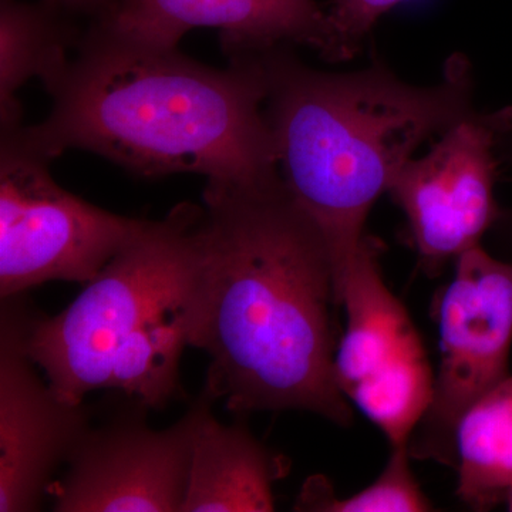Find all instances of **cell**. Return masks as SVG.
<instances>
[{
	"label": "cell",
	"instance_id": "15",
	"mask_svg": "<svg viewBox=\"0 0 512 512\" xmlns=\"http://www.w3.org/2000/svg\"><path fill=\"white\" fill-rule=\"evenodd\" d=\"M409 446L392 447L380 476L359 493L339 498L328 478L312 476L296 498L295 511L309 512H424L433 504L421 491L410 468Z\"/></svg>",
	"mask_w": 512,
	"mask_h": 512
},
{
	"label": "cell",
	"instance_id": "3",
	"mask_svg": "<svg viewBox=\"0 0 512 512\" xmlns=\"http://www.w3.org/2000/svg\"><path fill=\"white\" fill-rule=\"evenodd\" d=\"M259 55L279 173L328 244L338 303L375 202L424 141L473 113L471 64L454 55L439 83L414 86L380 62L328 73L289 46Z\"/></svg>",
	"mask_w": 512,
	"mask_h": 512
},
{
	"label": "cell",
	"instance_id": "7",
	"mask_svg": "<svg viewBox=\"0 0 512 512\" xmlns=\"http://www.w3.org/2000/svg\"><path fill=\"white\" fill-rule=\"evenodd\" d=\"M439 303L440 365L433 399L409 441L413 460L454 468L464 412L510 375L512 264L478 247L458 256Z\"/></svg>",
	"mask_w": 512,
	"mask_h": 512
},
{
	"label": "cell",
	"instance_id": "4",
	"mask_svg": "<svg viewBox=\"0 0 512 512\" xmlns=\"http://www.w3.org/2000/svg\"><path fill=\"white\" fill-rule=\"evenodd\" d=\"M204 207L181 202L104 266L66 309H32L26 349L62 399L84 403L119 390L147 409L180 392L191 348L201 269Z\"/></svg>",
	"mask_w": 512,
	"mask_h": 512
},
{
	"label": "cell",
	"instance_id": "5",
	"mask_svg": "<svg viewBox=\"0 0 512 512\" xmlns=\"http://www.w3.org/2000/svg\"><path fill=\"white\" fill-rule=\"evenodd\" d=\"M50 160L3 131L0 296L50 281L89 284L147 220L96 207L56 183Z\"/></svg>",
	"mask_w": 512,
	"mask_h": 512
},
{
	"label": "cell",
	"instance_id": "1",
	"mask_svg": "<svg viewBox=\"0 0 512 512\" xmlns=\"http://www.w3.org/2000/svg\"><path fill=\"white\" fill-rule=\"evenodd\" d=\"M191 348L211 359L204 389L229 412H309L342 427L353 410L333 373L338 306L322 232L281 174L207 180Z\"/></svg>",
	"mask_w": 512,
	"mask_h": 512
},
{
	"label": "cell",
	"instance_id": "16",
	"mask_svg": "<svg viewBox=\"0 0 512 512\" xmlns=\"http://www.w3.org/2000/svg\"><path fill=\"white\" fill-rule=\"evenodd\" d=\"M404 0H332L328 15L335 35L336 62H345L362 49L377 22Z\"/></svg>",
	"mask_w": 512,
	"mask_h": 512
},
{
	"label": "cell",
	"instance_id": "11",
	"mask_svg": "<svg viewBox=\"0 0 512 512\" xmlns=\"http://www.w3.org/2000/svg\"><path fill=\"white\" fill-rule=\"evenodd\" d=\"M137 45L178 47L194 29H217L228 59L308 46L336 62L328 12L315 0H120L90 26Z\"/></svg>",
	"mask_w": 512,
	"mask_h": 512
},
{
	"label": "cell",
	"instance_id": "18",
	"mask_svg": "<svg viewBox=\"0 0 512 512\" xmlns=\"http://www.w3.org/2000/svg\"><path fill=\"white\" fill-rule=\"evenodd\" d=\"M511 136H512V131H511ZM511 151H512V148H511ZM497 224L503 225L504 231L507 232V234H510V237L512 238V211H508V212L503 211V214H501L500 220H498ZM497 224H495V225H497Z\"/></svg>",
	"mask_w": 512,
	"mask_h": 512
},
{
	"label": "cell",
	"instance_id": "19",
	"mask_svg": "<svg viewBox=\"0 0 512 512\" xmlns=\"http://www.w3.org/2000/svg\"><path fill=\"white\" fill-rule=\"evenodd\" d=\"M505 503L508 505V510L512 511V487L508 490L507 498H505Z\"/></svg>",
	"mask_w": 512,
	"mask_h": 512
},
{
	"label": "cell",
	"instance_id": "8",
	"mask_svg": "<svg viewBox=\"0 0 512 512\" xmlns=\"http://www.w3.org/2000/svg\"><path fill=\"white\" fill-rule=\"evenodd\" d=\"M512 130V107L473 111L441 134L426 156L403 165L389 185L403 211L424 274L437 276L478 247L503 211L495 201L497 150Z\"/></svg>",
	"mask_w": 512,
	"mask_h": 512
},
{
	"label": "cell",
	"instance_id": "12",
	"mask_svg": "<svg viewBox=\"0 0 512 512\" xmlns=\"http://www.w3.org/2000/svg\"><path fill=\"white\" fill-rule=\"evenodd\" d=\"M288 458L266 448L245 424H222L207 413L197 437L181 512H271L274 485Z\"/></svg>",
	"mask_w": 512,
	"mask_h": 512
},
{
	"label": "cell",
	"instance_id": "2",
	"mask_svg": "<svg viewBox=\"0 0 512 512\" xmlns=\"http://www.w3.org/2000/svg\"><path fill=\"white\" fill-rule=\"evenodd\" d=\"M50 94L52 111L42 123L10 130L50 161L89 151L151 180L201 174L254 183L281 174L261 55L234 57L221 70L178 47L89 29Z\"/></svg>",
	"mask_w": 512,
	"mask_h": 512
},
{
	"label": "cell",
	"instance_id": "13",
	"mask_svg": "<svg viewBox=\"0 0 512 512\" xmlns=\"http://www.w3.org/2000/svg\"><path fill=\"white\" fill-rule=\"evenodd\" d=\"M55 3L0 0V124L22 126L19 92L29 80L52 93L69 69L70 49L79 45Z\"/></svg>",
	"mask_w": 512,
	"mask_h": 512
},
{
	"label": "cell",
	"instance_id": "14",
	"mask_svg": "<svg viewBox=\"0 0 512 512\" xmlns=\"http://www.w3.org/2000/svg\"><path fill=\"white\" fill-rule=\"evenodd\" d=\"M454 446L458 498L474 511L505 503L512 487V375L468 407Z\"/></svg>",
	"mask_w": 512,
	"mask_h": 512
},
{
	"label": "cell",
	"instance_id": "10",
	"mask_svg": "<svg viewBox=\"0 0 512 512\" xmlns=\"http://www.w3.org/2000/svg\"><path fill=\"white\" fill-rule=\"evenodd\" d=\"M30 312L26 293L2 298L0 512L39 511L53 474L92 427L86 404L67 402L37 375L26 349Z\"/></svg>",
	"mask_w": 512,
	"mask_h": 512
},
{
	"label": "cell",
	"instance_id": "6",
	"mask_svg": "<svg viewBox=\"0 0 512 512\" xmlns=\"http://www.w3.org/2000/svg\"><path fill=\"white\" fill-rule=\"evenodd\" d=\"M382 255V242L366 235L340 288L346 326L333 373L346 400L390 446H409L433 399L436 375L409 312L384 282Z\"/></svg>",
	"mask_w": 512,
	"mask_h": 512
},
{
	"label": "cell",
	"instance_id": "17",
	"mask_svg": "<svg viewBox=\"0 0 512 512\" xmlns=\"http://www.w3.org/2000/svg\"><path fill=\"white\" fill-rule=\"evenodd\" d=\"M49 2L55 3L64 12L87 13L96 19L106 10L113 8L120 0H49Z\"/></svg>",
	"mask_w": 512,
	"mask_h": 512
},
{
	"label": "cell",
	"instance_id": "9",
	"mask_svg": "<svg viewBox=\"0 0 512 512\" xmlns=\"http://www.w3.org/2000/svg\"><path fill=\"white\" fill-rule=\"evenodd\" d=\"M217 402L204 389L173 426L154 430L141 410L90 427L62 480L50 485L57 512H181L202 420Z\"/></svg>",
	"mask_w": 512,
	"mask_h": 512
}]
</instances>
